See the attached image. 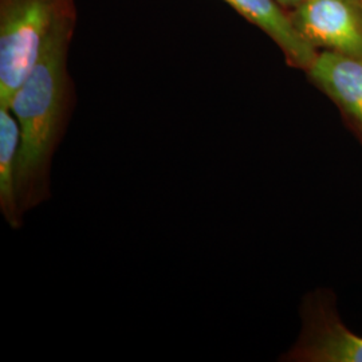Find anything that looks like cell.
Here are the masks:
<instances>
[{"mask_svg":"<svg viewBox=\"0 0 362 362\" xmlns=\"http://www.w3.org/2000/svg\"><path fill=\"white\" fill-rule=\"evenodd\" d=\"M282 7H285L287 11H290V10H293V8H296L297 6H299L302 1H305V0H276Z\"/></svg>","mask_w":362,"mask_h":362,"instance_id":"8","label":"cell"},{"mask_svg":"<svg viewBox=\"0 0 362 362\" xmlns=\"http://www.w3.org/2000/svg\"><path fill=\"white\" fill-rule=\"evenodd\" d=\"M74 19V0H0V107H10L52 33Z\"/></svg>","mask_w":362,"mask_h":362,"instance_id":"2","label":"cell"},{"mask_svg":"<svg viewBox=\"0 0 362 362\" xmlns=\"http://www.w3.org/2000/svg\"><path fill=\"white\" fill-rule=\"evenodd\" d=\"M305 73L311 83L336 105L348 128L362 145V59L318 52Z\"/></svg>","mask_w":362,"mask_h":362,"instance_id":"5","label":"cell"},{"mask_svg":"<svg viewBox=\"0 0 362 362\" xmlns=\"http://www.w3.org/2000/svg\"><path fill=\"white\" fill-rule=\"evenodd\" d=\"M21 129L11 109L0 107V211L11 228H21L23 214L16 200V160Z\"/></svg>","mask_w":362,"mask_h":362,"instance_id":"7","label":"cell"},{"mask_svg":"<svg viewBox=\"0 0 362 362\" xmlns=\"http://www.w3.org/2000/svg\"><path fill=\"white\" fill-rule=\"evenodd\" d=\"M360 1H361V6H362V0H360Z\"/></svg>","mask_w":362,"mask_h":362,"instance_id":"9","label":"cell"},{"mask_svg":"<svg viewBox=\"0 0 362 362\" xmlns=\"http://www.w3.org/2000/svg\"><path fill=\"white\" fill-rule=\"evenodd\" d=\"M300 325L296 344L281 361L362 362V336L342 321L332 290L317 288L303 297Z\"/></svg>","mask_w":362,"mask_h":362,"instance_id":"3","label":"cell"},{"mask_svg":"<svg viewBox=\"0 0 362 362\" xmlns=\"http://www.w3.org/2000/svg\"><path fill=\"white\" fill-rule=\"evenodd\" d=\"M288 13L298 33L315 50L362 59L360 0H305Z\"/></svg>","mask_w":362,"mask_h":362,"instance_id":"4","label":"cell"},{"mask_svg":"<svg viewBox=\"0 0 362 362\" xmlns=\"http://www.w3.org/2000/svg\"><path fill=\"white\" fill-rule=\"evenodd\" d=\"M76 23L77 19L69 21L52 33L8 107L21 129L15 187L23 215L50 197L52 156L65 134L74 100L67 57Z\"/></svg>","mask_w":362,"mask_h":362,"instance_id":"1","label":"cell"},{"mask_svg":"<svg viewBox=\"0 0 362 362\" xmlns=\"http://www.w3.org/2000/svg\"><path fill=\"white\" fill-rule=\"evenodd\" d=\"M281 49L287 65L306 71L318 55L298 33L290 13L276 0H223Z\"/></svg>","mask_w":362,"mask_h":362,"instance_id":"6","label":"cell"}]
</instances>
